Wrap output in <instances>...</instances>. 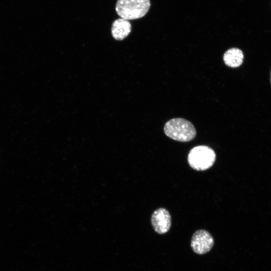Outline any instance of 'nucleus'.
<instances>
[{"mask_svg": "<svg viewBox=\"0 0 271 271\" xmlns=\"http://www.w3.org/2000/svg\"><path fill=\"white\" fill-rule=\"evenodd\" d=\"M164 131L170 138L181 142L190 141L196 135L193 124L183 118H174L168 121L164 125Z\"/></svg>", "mask_w": 271, "mask_h": 271, "instance_id": "f257e3e1", "label": "nucleus"}, {"mask_svg": "<svg viewBox=\"0 0 271 271\" xmlns=\"http://www.w3.org/2000/svg\"><path fill=\"white\" fill-rule=\"evenodd\" d=\"M150 6V0H117L115 11L120 18L132 20L145 16Z\"/></svg>", "mask_w": 271, "mask_h": 271, "instance_id": "f03ea898", "label": "nucleus"}, {"mask_svg": "<svg viewBox=\"0 0 271 271\" xmlns=\"http://www.w3.org/2000/svg\"><path fill=\"white\" fill-rule=\"evenodd\" d=\"M216 154L210 147L200 145L193 148L188 155L189 166L196 171H205L211 168L216 160Z\"/></svg>", "mask_w": 271, "mask_h": 271, "instance_id": "7ed1b4c3", "label": "nucleus"}, {"mask_svg": "<svg viewBox=\"0 0 271 271\" xmlns=\"http://www.w3.org/2000/svg\"><path fill=\"white\" fill-rule=\"evenodd\" d=\"M190 244L194 252L198 254H204L212 249L214 245V239L208 231L199 229L193 234Z\"/></svg>", "mask_w": 271, "mask_h": 271, "instance_id": "20e7f679", "label": "nucleus"}, {"mask_svg": "<svg viewBox=\"0 0 271 271\" xmlns=\"http://www.w3.org/2000/svg\"><path fill=\"white\" fill-rule=\"evenodd\" d=\"M151 223L158 233L163 234L168 232L171 226V217L169 211L164 208L156 210L152 215Z\"/></svg>", "mask_w": 271, "mask_h": 271, "instance_id": "39448f33", "label": "nucleus"}, {"mask_svg": "<svg viewBox=\"0 0 271 271\" xmlns=\"http://www.w3.org/2000/svg\"><path fill=\"white\" fill-rule=\"evenodd\" d=\"M131 25L128 20L119 18L115 20L112 24L111 34L116 40H122L130 33Z\"/></svg>", "mask_w": 271, "mask_h": 271, "instance_id": "423d86ee", "label": "nucleus"}, {"mask_svg": "<svg viewBox=\"0 0 271 271\" xmlns=\"http://www.w3.org/2000/svg\"><path fill=\"white\" fill-rule=\"evenodd\" d=\"M242 51L237 48H231L227 50L223 55L224 63L228 66L236 68L240 66L243 60Z\"/></svg>", "mask_w": 271, "mask_h": 271, "instance_id": "0eeeda50", "label": "nucleus"}, {"mask_svg": "<svg viewBox=\"0 0 271 271\" xmlns=\"http://www.w3.org/2000/svg\"><path fill=\"white\" fill-rule=\"evenodd\" d=\"M270 83H271V71H270Z\"/></svg>", "mask_w": 271, "mask_h": 271, "instance_id": "6e6552de", "label": "nucleus"}]
</instances>
